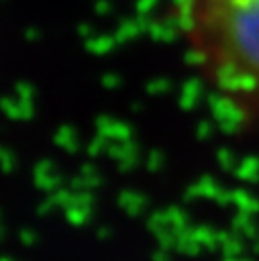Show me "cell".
Listing matches in <instances>:
<instances>
[{"instance_id":"6da1fadb","label":"cell","mask_w":259,"mask_h":261,"mask_svg":"<svg viewBox=\"0 0 259 261\" xmlns=\"http://www.w3.org/2000/svg\"><path fill=\"white\" fill-rule=\"evenodd\" d=\"M175 20L218 112L259 139V0H175Z\"/></svg>"}]
</instances>
